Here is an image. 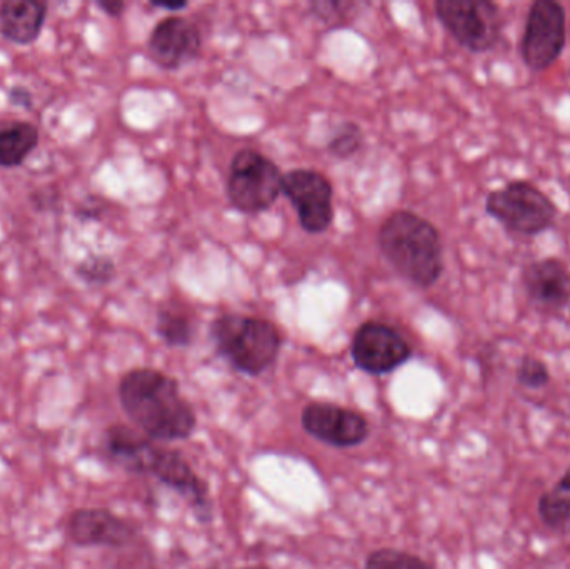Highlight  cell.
<instances>
[{"mask_svg": "<svg viewBox=\"0 0 570 569\" xmlns=\"http://www.w3.org/2000/svg\"><path fill=\"white\" fill-rule=\"evenodd\" d=\"M124 411L150 440H186L196 428L193 406L174 377L150 367L124 374L119 383Z\"/></svg>", "mask_w": 570, "mask_h": 569, "instance_id": "cell-1", "label": "cell"}, {"mask_svg": "<svg viewBox=\"0 0 570 569\" xmlns=\"http://www.w3.org/2000/svg\"><path fill=\"white\" fill-rule=\"evenodd\" d=\"M106 450L127 471L150 474L160 448L132 428L116 424L106 431Z\"/></svg>", "mask_w": 570, "mask_h": 569, "instance_id": "cell-15", "label": "cell"}, {"mask_svg": "<svg viewBox=\"0 0 570 569\" xmlns=\"http://www.w3.org/2000/svg\"><path fill=\"white\" fill-rule=\"evenodd\" d=\"M568 40V13L556 0H535L529 9L521 57L534 72H542L558 62Z\"/></svg>", "mask_w": 570, "mask_h": 569, "instance_id": "cell-7", "label": "cell"}, {"mask_svg": "<svg viewBox=\"0 0 570 569\" xmlns=\"http://www.w3.org/2000/svg\"><path fill=\"white\" fill-rule=\"evenodd\" d=\"M49 3L40 0H6L0 3V36L16 46H30L46 26Z\"/></svg>", "mask_w": 570, "mask_h": 569, "instance_id": "cell-14", "label": "cell"}, {"mask_svg": "<svg viewBox=\"0 0 570 569\" xmlns=\"http://www.w3.org/2000/svg\"><path fill=\"white\" fill-rule=\"evenodd\" d=\"M283 194L291 200L305 233H325L334 223V189L318 170L294 169L285 174Z\"/></svg>", "mask_w": 570, "mask_h": 569, "instance_id": "cell-8", "label": "cell"}, {"mask_svg": "<svg viewBox=\"0 0 570 569\" xmlns=\"http://www.w3.org/2000/svg\"><path fill=\"white\" fill-rule=\"evenodd\" d=\"M364 133L355 122H342L327 143V153L338 160H347L364 147Z\"/></svg>", "mask_w": 570, "mask_h": 569, "instance_id": "cell-19", "label": "cell"}, {"mask_svg": "<svg viewBox=\"0 0 570 569\" xmlns=\"http://www.w3.org/2000/svg\"><path fill=\"white\" fill-rule=\"evenodd\" d=\"M435 16L444 29L474 53L488 52L502 37V13L489 0H438Z\"/></svg>", "mask_w": 570, "mask_h": 569, "instance_id": "cell-6", "label": "cell"}, {"mask_svg": "<svg viewBox=\"0 0 570 569\" xmlns=\"http://www.w3.org/2000/svg\"><path fill=\"white\" fill-rule=\"evenodd\" d=\"M116 273L114 261L109 256H100V254H90L76 267L77 276L89 286H106L116 277Z\"/></svg>", "mask_w": 570, "mask_h": 569, "instance_id": "cell-20", "label": "cell"}, {"mask_svg": "<svg viewBox=\"0 0 570 569\" xmlns=\"http://www.w3.org/2000/svg\"><path fill=\"white\" fill-rule=\"evenodd\" d=\"M302 426L311 436L335 448L364 443L368 424L362 414L328 403H312L302 413Z\"/></svg>", "mask_w": 570, "mask_h": 569, "instance_id": "cell-12", "label": "cell"}, {"mask_svg": "<svg viewBox=\"0 0 570 569\" xmlns=\"http://www.w3.org/2000/svg\"><path fill=\"white\" fill-rule=\"evenodd\" d=\"M246 569H266V568H246Z\"/></svg>", "mask_w": 570, "mask_h": 569, "instance_id": "cell-29", "label": "cell"}, {"mask_svg": "<svg viewBox=\"0 0 570 569\" xmlns=\"http://www.w3.org/2000/svg\"><path fill=\"white\" fill-rule=\"evenodd\" d=\"M529 303L542 314H558L570 304V271L558 257L532 261L522 269Z\"/></svg>", "mask_w": 570, "mask_h": 569, "instance_id": "cell-11", "label": "cell"}, {"mask_svg": "<svg viewBox=\"0 0 570 569\" xmlns=\"http://www.w3.org/2000/svg\"><path fill=\"white\" fill-rule=\"evenodd\" d=\"M361 3L355 2H314L311 3L312 13L327 26H344L354 20L355 9Z\"/></svg>", "mask_w": 570, "mask_h": 569, "instance_id": "cell-23", "label": "cell"}, {"mask_svg": "<svg viewBox=\"0 0 570 569\" xmlns=\"http://www.w3.org/2000/svg\"><path fill=\"white\" fill-rule=\"evenodd\" d=\"M515 380L525 390L538 391L548 386L549 381H551V373H549L548 364L544 361L531 356V354H525L519 363Z\"/></svg>", "mask_w": 570, "mask_h": 569, "instance_id": "cell-22", "label": "cell"}, {"mask_svg": "<svg viewBox=\"0 0 570 569\" xmlns=\"http://www.w3.org/2000/svg\"><path fill=\"white\" fill-rule=\"evenodd\" d=\"M377 243L392 269L415 287L429 290L444 274L441 233L412 210L392 213L379 229Z\"/></svg>", "mask_w": 570, "mask_h": 569, "instance_id": "cell-2", "label": "cell"}, {"mask_svg": "<svg viewBox=\"0 0 570 569\" xmlns=\"http://www.w3.org/2000/svg\"><path fill=\"white\" fill-rule=\"evenodd\" d=\"M351 354L358 370L381 376L407 363L412 347L395 327L367 321L355 331Z\"/></svg>", "mask_w": 570, "mask_h": 569, "instance_id": "cell-9", "label": "cell"}, {"mask_svg": "<svg viewBox=\"0 0 570 569\" xmlns=\"http://www.w3.org/2000/svg\"><path fill=\"white\" fill-rule=\"evenodd\" d=\"M156 331L167 346L187 347L193 343V321L179 307H160L157 313Z\"/></svg>", "mask_w": 570, "mask_h": 569, "instance_id": "cell-17", "label": "cell"}, {"mask_svg": "<svg viewBox=\"0 0 570 569\" xmlns=\"http://www.w3.org/2000/svg\"><path fill=\"white\" fill-rule=\"evenodd\" d=\"M485 214L509 233L532 237L551 229L559 210L551 197L535 184L518 179L489 193Z\"/></svg>", "mask_w": 570, "mask_h": 569, "instance_id": "cell-4", "label": "cell"}, {"mask_svg": "<svg viewBox=\"0 0 570 569\" xmlns=\"http://www.w3.org/2000/svg\"><path fill=\"white\" fill-rule=\"evenodd\" d=\"M365 569H434L414 555L397 550L374 551L365 561Z\"/></svg>", "mask_w": 570, "mask_h": 569, "instance_id": "cell-21", "label": "cell"}, {"mask_svg": "<svg viewBox=\"0 0 570 569\" xmlns=\"http://www.w3.org/2000/svg\"><path fill=\"white\" fill-rule=\"evenodd\" d=\"M9 100L12 106L22 107V109H32L33 106L32 94L23 86H13L9 90Z\"/></svg>", "mask_w": 570, "mask_h": 569, "instance_id": "cell-25", "label": "cell"}, {"mask_svg": "<svg viewBox=\"0 0 570 569\" xmlns=\"http://www.w3.org/2000/svg\"><path fill=\"white\" fill-rule=\"evenodd\" d=\"M154 6L160 7V9L174 10V12H179V10L187 9V7H189V3H187V2H179V3H154Z\"/></svg>", "mask_w": 570, "mask_h": 569, "instance_id": "cell-28", "label": "cell"}, {"mask_svg": "<svg viewBox=\"0 0 570 569\" xmlns=\"http://www.w3.org/2000/svg\"><path fill=\"white\" fill-rule=\"evenodd\" d=\"M556 490L561 491V493H570V468L562 474L561 480H559L558 488Z\"/></svg>", "mask_w": 570, "mask_h": 569, "instance_id": "cell-27", "label": "cell"}, {"mask_svg": "<svg viewBox=\"0 0 570 569\" xmlns=\"http://www.w3.org/2000/svg\"><path fill=\"white\" fill-rule=\"evenodd\" d=\"M30 203L37 210H50L59 203V193L56 189H37L30 194Z\"/></svg>", "mask_w": 570, "mask_h": 569, "instance_id": "cell-24", "label": "cell"}, {"mask_svg": "<svg viewBox=\"0 0 570 569\" xmlns=\"http://www.w3.org/2000/svg\"><path fill=\"white\" fill-rule=\"evenodd\" d=\"M67 537L73 545L90 547H126L134 540L136 531L122 518L102 508H86L70 514Z\"/></svg>", "mask_w": 570, "mask_h": 569, "instance_id": "cell-13", "label": "cell"}, {"mask_svg": "<svg viewBox=\"0 0 570 569\" xmlns=\"http://www.w3.org/2000/svg\"><path fill=\"white\" fill-rule=\"evenodd\" d=\"M39 146V129L30 122H13L0 129V167L22 166Z\"/></svg>", "mask_w": 570, "mask_h": 569, "instance_id": "cell-16", "label": "cell"}, {"mask_svg": "<svg viewBox=\"0 0 570 569\" xmlns=\"http://www.w3.org/2000/svg\"><path fill=\"white\" fill-rule=\"evenodd\" d=\"M538 513L549 530L558 533L570 531V498L561 491H548L539 498Z\"/></svg>", "mask_w": 570, "mask_h": 569, "instance_id": "cell-18", "label": "cell"}, {"mask_svg": "<svg viewBox=\"0 0 570 569\" xmlns=\"http://www.w3.org/2000/svg\"><path fill=\"white\" fill-rule=\"evenodd\" d=\"M203 32L183 16L160 20L147 40V53L164 70H177L193 62L203 50Z\"/></svg>", "mask_w": 570, "mask_h": 569, "instance_id": "cell-10", "label": "cell"}, {"mask_svg": "<svg viewBox=\"0 0 570 569\" xmlns=\"http://www.w3.org/2000/svg\"><path fill=\"white\" fill-rule=\"evenodd\" d=\"M96 6L107 16L119 19L124 10H126L127 3L122 2V0H99V2H96Z\"/></svg>", "mask_w": 570, "mask_h": 569, "instance_id": "cell-26", "label": "cell"}, {"mask_svg": "<svg viewBox=\"0 0 570 569\" xmlns=\"http://www.w3.org/2000/svg\"><path fill=\"white\" fill-rule=\"evenodd\" d=\"M284 174L259 150L244 147L230 160L227 197L230 206L243 214L271 209L283 194Z\"/></svg>", "mask_w": 570, "mask_h": 569, "instance_id": "cell-5", "label": "cell"}, {"mask_svg": "<svg viewBox=\"0 0 570 569\" xmlns=\"http://www.w3.org/2000/svg\"><path fill=\"white\" fill-rule=\"evenodd\" d=\"M210 336L220 356L247 376H259L269 370L283 347L276 324L244 314L227 313L217 317L210 326Z\"/></svg>", "mask_w": 570, "mask_h": 569, "instance_id": "cell-3", "label": "cell"}]
</instances>
